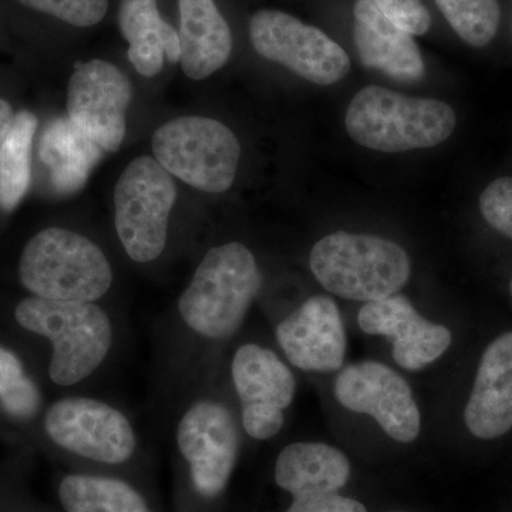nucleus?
<instances>
[{
  "instance_id": "nucleus-14",
  "label": "nucleus",
  "mask_w": 512,
  "mask_h": 512,
  "mask_svg": "<svg viewBox=\"0 0 512 512\" xmlns=\"http://www.w3.org/2000/svg\"><path fill=\"white\" fill-rule=\"evenodd\" d=\"M357 322L367 335L392 339L394 362L413 372L439 359L453 340L450 329L420 316L402 295L366 302Z\"/></svg>"
},
{
  "instance_id": "nucleus-17",
  "label": "nucleus",
  "mask_w": 512,
  "mask_h": 512,
  "mask_svg": "<svg viewBox=\"0 0 512 512\" xmlns=\"http://www.w3.org/2000/svg\"><path fill=\"white\" fill-rule=\"evenodd\" d=\"M357 55L367 69L399 82H417L426 72L413 35L383 15L372 0H356L353 8Z\"/></svg>"
},
{
  "instance_id": "nucleus-3",
  "label": "nucleus",
  "mask_w": 512,
  "mask_h": 512,
  "mask_svg": "<svg viewBox=\"0 0 512 512\" xmlns=\"http://www.w3.org/2000/svg\"><path fill=\"white\" fill-rule=\"evenodd\" d=\"M309 262L326 291L350 301L396 295L412 274L409 255L396 242L345 231L319 239Z\"/></svg>"
},
{
  "instance_id": "nucleus-11",
  "label": "nucleus",
  "mask_w": 512,
  "mask_h": 512,
  "mask_svg": "<svg viewBox=\"0 0 512 512\" xmlns=\"http://www.w3.org/2000/svg\"><path fill=\"white\" fill-rule=\"evenodd\" d=\"M335 396L350 412L373 417L387 436L412 443L420 433V410L412 387L379 362L346 366L336 377Z\"/></svg>"
},
{
  "instance_id": "nucleus-27",
  "label": "nucleus",
  "mask_w": 512,
  "mask_h": 512,
  "mask_svg": "<svg viewBox=\"0 0 512 512\" xmlns=\"http://www.w3.org/2000/svg\"><path fill=\"white\" fill-rule=\"evenodd\" d=\"M377 9L413 36L429 32L431 16L421 0H372Z\"/></svg>"
},
{
  "instance_id": "nucleus-6",
  "label": "nucleus",
  "mask_w": 512,
  "mask_h": 512,
  "mask_svg": "<svg viewBox=\"0 0 512 512\" xmlns=\"http://www.w3.org/2000/svg\"><path fill=\"white\" fill-rule=\"evenodd\" d=\"M153 151L158 163L197 190L221 194L237 177L241 146L225 124L207 117H180L157 128Z\"/></svg>"
},
{
  "instance_id": "nucleus-18",
  "label": "nucleus",
  "mask_w": 512,
  "mask_h": 512,
  "mask_svg": "<svg viewBox=\"0 0 512 512\" xmlns=\"http://www.w3.org/2000/svg\"><path fill=\"white\" fill-rule=\"evenodd\" d=\"M181 67L192 80L218 72L232 52V33L215 0H178Z\"/></svg>"
},
{
  "instance_id": "nucleus-29",
  "label": "nucleus",
  "mask_w": 512,
  "mask_h": 512,
  "mask_svg": "<svg viewBox=\"0 0 512 512\" xmlns=\"http://www.w3.org/2000/svg\"><path fill=\"white\" fill-rule=\"evenodd\" d=\"M286 512H367L365 505L339 493H318L293 497Z\"/></svg>"
},
{
  "instance_id": "nucleus-25",
  "label": "nucleus",
  "mask_w": 512,
  "mask_h": 512,
  "mask_svg": "<svg viewBox=\"0 0 512 512\" xmlns=\"http://www.w3.org/2000/svg\"><path fill=\"white\" fill-rule=\"evenodd\" d=\"M22 5L76 28H90L106 18L109 0H19Z\"/></svg>"
},
{
  "instance_id": "nucleus-24",
  "label": "nucleus",
  "mask_w": 512,
  "mask_h": 512,
  "mask_svg": "<svg viewBox=\"0 0 512 512\" xmlns=\"http://www.w3.org/2000/svg\"><path fill=\"white\" fill-rule=\"evenodd\" d=\"M436 3L467 45L484 47L493 42L501 22L498 0H436Z\"/></svg>"
},
{
  "instance_id": "nucleus-8",
  "label": "nucleus",
  "mask_w": 512,
  "mask_h": 512,
  "mask_svg": "<svg viewBox=\"0 0 512 512\" xmlns=\"http://www.w3.org/2000/svg\"><path fill=\"white\" fill-rule=\"evenodd\" d=\"M249 37L259 56L318 86L338 83L350 72V57L342 46L281 10L255 12L249 20Z\"/></svg>"
},
{
  "instance_id": "nucleus-15",
  "label": "nucleus",
  "mask_w": 512,
  "mask_h": 512,
  "mask_svg": "<svg viewBox=\"0 0 512 512\" xmlns=\"http://www.w3.org/2000/svg\"><path fill=\"white\" fill-rule=\"evenodd\" d=\"M276 339L289 362L306 372H333L343 365L346 333L338 305L312 296L279 323Z\"/></svg>"
},
{
  "instance_id": "nucleus-13",
  "label": "nucleus",
  "mask_w": 512,
  "mask_h": 512,
  "mask_svg": "<svg viewBox=\"0 0 512 512\" xmlns=\"http://www.w3.org/2000/svg\"><path fill=\"white\" fill-rule=\"evenodd\" d=\"M177 441L190 464L195 490L204 497L220 494L239 450L237 424L227 407L211 400L195 403L178 424Z\"/></svg>"
},
{
  "instance_id": "nucleus-33",
  "label": "nucleus",
  "mask_w": 512,
  "mask_h": 512,
  "mask_svg": "<svg viewBox=\"0 0 512 512\" xmlns=\"http://www.w3.org/2000/svg\"><path fill=\"white\" fill-rule=\"evenodd\" d=\"M510 289H511V295H512V279H511Z\"/></svg>"
},
{
  "instance_id": "nucleus-22",
  "label": "nucleus",
  "mask_w": 512,
  "mask_h": 512,
  "mask_svg": "<svg viewBox=\"0 0 512 512\" xmlns=\"http://www.w3.org/2000/svg\"><path fill=\"white\" fill-rule=\"evenodd\" d=\"M37 130L35 114L20 111L0 140V210H15L30 185V156Z\"/></svg>"
},
{
  "instance_id": "nucleus-31",
  "label": "nucleus",
  "mask_w": 512,
  "mask_h": 512,
  "mask_svg": "<svg viewBox=\"0 0 512 512\" xmlns=\"http://www.w3.org/2000/svg\"><path fill=\"white\" fill-rule=\"evenodd\" d=\"M13 117H15V114H13L8 101L0 99V140L8 133Z\"/></svg>"
},
{
  "instance_id": "nucleus-10",
  "label": "nucleus",
  "mask_w": 512,
  "mask_h": 512,
  "mask_svg": "<svg viewBox=\"0 0 512 512\" xmlns=\"http://www.w3.org/2000/svg\"><path fill=\"white\" fill-rule=\"evenodd\" d=\"M45 427L57 446L106 464H121L133 456L136 436L130 421L109 404L70 397L53 404Z\"/></svg>"
},
{
  "instance_id": "nucleus-1",
  "label": "nucleus",
  "mask_w": 512,
  "mask_h": 512,
  "mask_svg": "<svg viewBox=\"0 0 512 512\" xmlns=\"http://www.w3.org/2000/svg\"><path fill=\"white\" fill-rule=\"evenodd\" d=\"M345 124L360 146L403 153L444 143L456 130L457 116L444 101L367 86L350 101Z\"/></svg>"
},
{
  "instance_id": "nucleus-28",
  "label": "nucleus",
  "mask_w": 512,
  "mask_h": 512,
  "mask_svg": "<svg viewBox=\"0 0 512 512\" xmlns=\"http://www.w3.org/2000/svg\"><path fill=\"white\" fill-rule=\"evenodd\" d=\"M2 402L8 413L16 417H29L39 407L40 396L36 384L26 376L13 380L0 393Z\"/></svg>"
},
{
  "instance_id": "nucleus-16",
  "label": "nucleus",
  "mask_w": 512,
  "mask_h": 512,
  "mask_svg": "<svg viewBox=\"0 0 512 512\" xmlns=\"http://www.w3.org/2000/svg\"><path fill=\"white\" fill-rule=\"evenodd\" d=\"M464 421L481 440L500 439L512 429V332L498 336L484 350Z\"/></svg>"
},
{
  "instance_id": "nucleus-34",
  "label": "nucleus",
  "mask_w": 512,
  "mask_h": 512,
  "mask_svg": "<svg viewBox=\"0 0 512 512\" xmlns=\"http://www.w3.org/2000/svg\"><path fill=\"white\" fill-rule=\"evenodd\" d=\"M392 512H402V511H392Z\"/></svg>"
},
{
  "instance_id": "nucleus-12",
  "label": "nucleus",
  "mask_w": 512,
  "mask_h": 512,
  "mask_svg": "<svg viewBox=\"0 0 512 512\" xmlns=\"http://www.w3.org/2000/svg\"><path fill=\"white\" fill-rule=\"evenodd\" d=\"M232 380L242 404V424L249 436L268 440L284 426V410L295 396L289 367L272 350L249 343L232 360Z\"/></svg>"
},
{
  "instance_id": "nucleus-30",
  "label": "nucleus",
  "mask_w": 512,
  "mask_h": 512,
  "mask_svg": "<svg viewBox=\"0 0 512 512\" xmlns=\"http://www.w3.org/2000/svg\"><path fill=\"white\" fill-rule=\"evenodd\" d=\"M22 376L25 375H23L22 363H20L18 357L0 346V377L12 382V380L19 379Z\"/></svg>"
},
{
  "instance_id": "nucleus-19",
  "label": "nucleus",
  "mask_w": 512,
  "mask_h": 512,
  "mask_svg": "<svg viewBox=\"0 0 512 512\" xmlns=\"http://www.w3.org/2000/svg\"><path fill=\"white\" fill-rule=\"evenodd\" d=\"M119 26L130 45L128 60L141 76L156 77L165 59L180 62V35L161 18L158 0H121Z\"/></svg>"
},
{
  "instance_id": "nucleus-7",
  "label": "nucleus",
  "mask_w": 512,
  "mask_h": 512,
  "mask_svg": "<svg viewBox=\"0 0 512 512\" xmlns=\"http://www.w3.org/2000/svg\"><path fill=\"white\" fill-rule=\"evenodd\" d=\"M177 187L156 158L138 157L127 165L114 190L117 234L128 256L151 262L163 254Z\"/></svg>"
},
{
  "instance_id": "nucleus-5",
  "label": "nucleus",
  "mask_w": 512,
  "mask_h": 512,
  "mask_svg": "<svg viewBox=\"0 0 512 512\" xmlns=\"http://www.w3.org/2000/svg\"><path fill=\"white\" fill-rule=\"evenodd\" d=\"M19 276L33 295L55 301L94 302L113 282L103 251L63 228L43 229L30 239L20 256Z\"/></svg>"
},
{
  "instance_id": "nucleus-26",
  "label": "nucleus",
  "mask_w": 512,
  "mask_h": 512,
  "mask_svg": "<svg viewBox=\"0 0 512 512\" xmlns=\"http://www.w3.org/2000/svg\"><path fill=\"white\" fill-rule=\"evenodd\" d=\"M480 211L495 231L512 239V177L487 185L480 197Z\"/></svg>"
},
{
  "instance_id": "nucleus-9",
  "label": "nucleus",
  "mask_w": 512,
  "mask_h": 512,
  "mask_svg": "<svg viewBox=\"0 0 512 512\" xmlns=\"http://www.w3.org/2000/svg\"><path fill=\"white\" fill-rule=\"evenodd\" d=\"M133 86L119 67L106 60L77 63L67 92V114L104 151L116 153L126 137Z\"/></svg>"
},
{
  "instance_id": "nucleus-2",
  "label": "nucleus",
  "mask_w": 512,
  "mask_h": 512,
  "mask_svg": "<svg viewBox=\"0 0 512 512\" xmlns=\"http://www.w3.org/2000/svg\"><path fill=\"white\" fill-rule=\"evenodd\" d=\"M261 285L258 264L245 245L212 248L181 295V318L205 338H229L244 322Z\"/></svg>"
},
{
  "instance_id": "nucleus-23",
  "label": "nucleus",
  "mask_w": 512,
  "mask_h": 512,
  "mask_svg": "<svg viewBox=\"0 0 512 512\" xmlns=\"http://www.w3.org/2000/svg\"><path fill=\"white\" fill-rule=\"evenodd\" d=\"M59 497L67 512H153L134 488L113 478L67 476Z\"/></svg>"
},
{
  "instance_id": "nucleus-4",
  "label": "nucleus",
  "mask_w": 512,
  "mask_h": 512,
  "mask_svg": "<svg viewBox=\"0 0 512 512\" xmlns=\"http://www.w3.org/2000/svg\"><path fill=\"white\" fill-rule=\"evenodd\" d=\"M22 328L52 340L49 376L59 386H72L92 375L113 342L109 316L93 302L23 299L15 312Z\"/></svg>"
},
{
  "instance_id": "nucleus-20",
  "label": "nucleus",
  "mask_w": 512,
  "mask_h": 512,
  "mask_svg": "<svg viewBox=\"0 0 512 512\" xmlns=\"http://www.w3.org/2000/svg\"><path fill=\"white\" fill-rule=\"evenodd\" d=\"M349 477L348 457L325 443H293L281 451L275 464L276 484L293 497L339 493Z\"/></svg>"
},
{
  "instance_id": "nucleus-32",
  "label": "nucleus",
  "mask_w": 512,
  "mask_h": 512,
  "mask_svg": "<svg viewBox=\"0 0 512 512\" xmlns=\"http://www.w3.org/2000/svg\"><path fill=\"white\" fill-rule=\"evenodd\" d=\"M20 379V377H19ZM13 382V380H12ZM10 382H8V380H3L2 377H0V393L3 392V389H5L6 386H8Z\"/></svg>"
},
{
  "instance_id": "nucleus-21",
  "label": "nucleus",
  "mask_w": 512,
  "mask_h": 512,
  "mask_svg": "<svg viewBox=\"0 0 512 512\" xmlns=\"http://www.w3.org/2000/svg\"><path fill=\"white\" fill-rule=\"evenodd\" d=\"M103 148L79 130L69 117L47 124L40 138L39 157L50 184L60 194L82 190L101 158Z\"/></svg>"
}]
</instances>
